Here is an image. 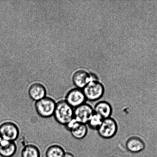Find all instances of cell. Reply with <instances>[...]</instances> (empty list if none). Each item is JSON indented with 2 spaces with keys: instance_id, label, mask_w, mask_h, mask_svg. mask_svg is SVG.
<instances>
[{
  "instance_id": "obj_1",
  "label": "cell",
  "mask_w": 157,
  "mask_h": 157,
  "mask_svg": "<svg viewBox=\"0 0 157 157\" xmlns=\"http://www.w3.org/2000/svg\"><path fill=\"white\" fill-rule=\"evenodd\" d=\"M53 116L58 124L65 126L74 118V109L65 100H61L57 102Z\"/></svg>"
},
{
  "instance_id": "obj_2",
  "label": "cell",
  "mask_w": 157,
  "mask_h": 157,
  "mask_svg": "<svg viewBox=\"0 0 157 157\" xmlns=\"http://www.w3.org/2000/svg\"><path fill=\"white\" fill-rule=\"evenodd\" d=\"M56 103L53 98L46 96L35 102V109L37 113L41 117H51L54 113Z\"/></svg>"
},
{
  "instance_id": "obj_3",
  "label": "cell",
  "mask_w": 157,
  "mask_h": 157,
  "mask_svg": "<svg viewBox=\"0 0 157 157\" xmlns=\"http://www.w3.org/2000/svg\"><path fill=\"white\" fill-rule=\"evenodd\" d=\"M82 90L86 99L90 101L100 99L103 97L104 91V86L96 80L90 81Z\"/></svg>"
},
{
  "instance_id": "obj_4",
  "label": "cell",
  "mask_w": 157,
  "mask_h": 157,
  "mask_svg": "<svg viewBox=\"0 0 157 157\" xmlns=\"http://www.w3.org/2000/svg\"><path fill=\"white\" fill-rule=\"evenodd\" d=\"M20 134L18 125L12 121H6L0 125V135L2 139L15 142Z\"/></svg>"
},
{
  "instance_id": "obj_5",
  "label": "cell",
  "mask_w": 157,
  "mask_h": 157,
  "mask_svg": "<svg viewBox=\"0 0 157 157\" xmlns=\"http://www.w3.org/2000/svg\"><path fill=\"white\" fill-rule=\"evenodd\" d=\"M117 130L116 121L111 117L103 120L102 124L97 130L100 136L105 139L113 137L116 134Z\"/></svg>"
},
{
  "instance_id": "obj_6",
  "label": "cell",
  "mask_w": 157,
  "mask_h": 157,
  "mask_svg": "<svg viewBox=\"0 0 157 157\" xmlns=\"http://www.w3.org/2000/svg\"><path fill=\"white\" fill-rule=\"evenodd\" d=\"M94 113L93 107L86 103L74 109V118L80 124H87Z\"/></svg>"
},
{
  "instance_id": "obj_7",
  "label": "cell",
  "mask_w": 157,
  "mask_h": 157,
  "mask_svg": "<svg viewBox=\"0 0 157 157\" xmlns=\"http://www.w3.org/2000/svg\"><path fill=\"white\" fill-rule=\"evenodd\" d=\"M73 109L85 103L86 99L82 89H73L66 94L64 100Z\"/></svg>"
},
{
  "instance_id": "obj_8",
  "label": "cell",
  "mask_w": 157,
  "mask_h": 157,
  "mask_svg": "<svg viewBox=\"0 0 157 157\" xmlns=\"http://www.w3.org/2000/svg\"><path fill=\"white\" fill-rule=\"evenodd\" d=\"M65 126L75 139H83L87 135L88 128L86 124L78 122L74 118Z\"/></svg>"
},
{
  "instance_id": "obj_9",
  "label": "cell",
  "mask_w": 157,
  "mask_h": 157,
  "mask_svg": "<svg viewBox=\"0 0 157 157\" xmlns=\"http://www.w3.org/2000/svg\"><path fill=\"white\" fill-rule=\"evenodd\" d=\"M87 72L84 70L77 71L73 75V81L74 84L78 89H83L89 82L95 81Z\"/></svg>"
},
{
  "instance_id": "obj_10",
  "label": "cell",
  "mask_w": 157,
  "mask_h": 157,
  "mask_svg": "<svg viewBox=\"0 0 157 157\" xmlns=\"http://www.w3.org/2000/svg\"><path fill=\"white\" fill-rule=\"evenodd\" d=\"M28 94L31 99L36 102L47 96V91L42 84L36 83L29 88Z\"/></svg>"
},
{
  "instance_id": "obj_11",
  "label": "cell",
  "mask_w": 157,
  "mask_h": 157,
  "mask_svg": "<svg viewBox=\"0 0 157 157\" xmlns=\"http://www.w3.org/2000/svg\"><path fill=\"white\" fill-rule=\"evenodd\" d=\"M17 150V145L14 141L3 139L0 144V156L2 157H12Z\"/></svg>"
},
{
  "instance_id": "obj_12",
  "label": "cell",
  "mask_w": 157,
  "mask_h": 157,
  "mask_svg": "<svg viewBox=\"0 0 157 157\" xmlns=\"http://www.w3.org/2000/svg\"><path fill=\"white\" fill-rule=\"evenodd\" d=\"M126 147L131 153H137L144 150L145 144L141 138L133 136L128 140L126 143Z\"/></svg>"
},
{
  "instance_id": "obj_13",
  "label": "cell",
  "mask_w": 157,
  "mask_h": 157,
  "mask_svg": "<svg viewBox=\"0 0 157 157\" xmlns=\"http://www.w3.org/2000/svg\"><path fill=\"white\" fill-rule=\"evenodd\" d=\"M94 113L100 116L103 119L110 117L112 112L111 105L106 101H101L97 103L93 109Z\"/></svg>"
},
{
  "instance_id": "obj_14",
  "label": "cell",
  "mask_w": 157,
  "mask_h": 157,
  "mask_svg": "<svg viewBox=\"0 0 157 157\" xmlns=\"http://www.w3.org/2000/svg\"><path fill=\"white\" fill-rule=\"evenodd\" d=\"M22 157H41L39 148L33 144H28L22 150Z\"/></svg>"
},
{
  "instance_id": "obj_15",
  "label": "cell",
  "mask_w": 157,
  "mask_h": 157,
  "mask_svg": "<svg viewBox=\"0 0 157 157\" xmlns=\"http://www.w3.org/2000/svg\"><path fill=\"white\" fill-rule=\"evenodd\" d=\"M65 151L61 146L53 144L48 147L45 152L46 157H64Z\"/></svg>"
},
{
  "instance_id": "obj_16",
  "label": "cell",
  "mask_w": 157,
  "mask_h": 157,
  "mask_svg": "<svg viewBox=\"0 0 157 157\" xmlns=\"http://www.w3.org/2000/svg\"><path fill=\"white\" fill-rule=\"evenodd\" d=\"M103 120L104 119L99 115L94 113L90 118L87 124L93 130H97L102 124Z\"/></svg>"
},
{
  "instance_id": "obj_17",
  "label": "cell",
  "mask_w": 157,
  "mask_h": 157,
  "mask_svg": "<svg viewBox=\"0 0 157 157\" xmlns=\"http://www.w3.org/2000/svg\"><path fill=\"white\" fill-rule=\"evenodd\" d=\"M64 157H75L73 153L70 152H65Z\"/></svg>"
},
{
  "instance_id": "obj_18",
  "label": "cell",
  "mask_w": 157,
  "mask_h": 157,
  "mask_svg": "<svg viewBox=\"0 0 157 157\" xmlns=\"http://www.w3.org/2000/svg\"><path fill=\"white\" fill-rule=\"evenodd\" d=\"M2 140H3L2 138V136L1 135H0V144H1V143L2 141Z\"/></svg>"
}]
</instances>
